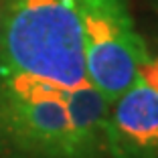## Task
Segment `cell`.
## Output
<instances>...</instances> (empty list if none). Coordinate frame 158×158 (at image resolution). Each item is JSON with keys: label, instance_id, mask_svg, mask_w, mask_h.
I'll list each match as a JSON object with an SVG mask.
<instances>
[{"label": "cell", "instance_id": "6", "mask_svg": "<svg viewBox=\"0 0 158 158\" xmlns=\"http://www.w3.org/2000/svg\"><path fill=\"white\" fill-rule=\"evenodd\" d=\"M6 4H8V0H0V39H2V24H4V12H6Z\"/></svg>", "mask_w": 158, "mask_h": 158}, {"label": "cell", "instance_id": "4", "mask_svg": "<svg viewBox=\"0 0 158 158\" xmlns=\"http://www.w3.org/2000/svg\"><path fill=\"white\" fill-rule=\"evenodd\" d=\"M110 158H158V55L148 57L134 83L110 106Z\"/></svg>", "mask_w": 158, "mask_h": 158}, {"label": "cell", "instance_id": "2", "mask_svg": "<svg viewBox=\"0 0 158 158\" xmlns=\"http://www.w3.org/2000/svg\"><path fill=\"white\" fill-rule=\"evenodd\" d=\"M67 89L19 73H0V158H77Z\"/></svg>", "mask_w": 158, "mask_h": 158}, {"label": "cell", "instance_id": "1", "mask_svg": "<svg viewBox=\"0 0 158 158\" xmlns=\"http://www.w3.org/2000/svg\"><path fill=\"white\" fill-rule=\"evenodd\" d=\"M0 73H19L73 89L87 83L77 0H8Z\"/></svg>", "mask_w": 158, "mask_h": 158}, {"label": "cell", "instance_id": "7", "mask_svg": "<svg viewBox=\"0 0 158 158\" xmlns=\"http://www.w3.org/2000/svg\"><path fill=\"white\" fill-rule=\"evenodd\" d=\"M148 2H150V4H152V8H154V10H156V12H158V0H148Z\"/></svg>", "mask_w": 158, "mask_h": 158}, {"label": "cell", "instance_id": "5", "mask_svg": "<svg viewBox=\"0 0 158 158\" xmlns=\"http://www.w3.org/2000/svg\"><path fill=\"white\" fill-rule=\"evenodd\" d=\"M71 134L77 158H103L107 154V120L112 102L95 85L81 83L65 91Z\"/></svg>", "mask_w": 158, "mask_h": 158}, {"label": "cell", "instance_id": "3", "mask_svg": "<svg viewBox=\"0 0 158 158\" xmlns=\"http://www.w3.org/2000/svg\"><path fill=\"white\" fill-rule=\"evenodd\" d=\"M83 28L89 83L110 102L134 83L146 59V43L138 33L128 0H77Z\"/></svg>", "mask_w": 158, "mask_h": 158}]
</instances>
